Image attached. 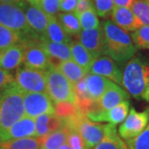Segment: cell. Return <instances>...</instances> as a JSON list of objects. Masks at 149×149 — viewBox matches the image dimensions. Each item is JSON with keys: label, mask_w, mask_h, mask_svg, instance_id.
Segmentation results:
<instances>
[{"label": "cell", "mask_w": 149, "mask_h": 149, "mask_svg": "<svg viewBox=\"0 0 149 149\" xmlns=\"http://www.w3.org/2000/svg\"><path fill=\"white\" fill-rule=\"evenodd\" d=\"M31 137H37L35 119L23 116L0 137V142Z\"/></svg>", "instance_id": "16"}, {"label": "cell", "mask_w": 149, "mask_h": 149, "mask_svg": "<svg viewBox=\"0 0 149 149\" xmlns=\"http://www.w3.org/2000/svg\"><path fill=\"white\" fill-rule=\"evenodd\" d=\"M61 0H40L38 6L48 17H57L60 12Z\"/></svg>", "instance_id": "37"}, {"label": "cell", "mask_w": 149, "mask_h": 149, "mask_svg": "<svg viewBox=\"0 0 149 149\" xmlns=\"http://www.w3.org/2000/svg\"><path fill=\"white\" fill-rule=\"evenodd\" d=\"M23 106L25 115L34 119L42 114L55 113L52 100L46 92L24 93Z\"/></svg>", "instance_id": "8"}, {"label": "cell", "mask_w": 149, "mask_h": 149, "mask_svg": "<svg viewBox=\"0 0 149 149\" xmlns=\"http://www.w3.org/2000/svg\"><path fill=\"white\" fill-rule=\"evenodd\" d=\"M42 138L31 137L0 142V149H41Z\"/></svg>", "instance_id": "27"}, {"label": "cell", "mask_w": 149, "mask_h": 149, "mask_svg": "<svg viewBox=\"0 0 149 149\" xmlns=\"http://www.w3.org/2000/svg\"><path fill=\"white\" fill-rule=\"evenodd\" d=\"M14 81L15 78L9 71L0 68V92Z\"/></svg>", "instance_id": "39"}, {"label": "cell", "mask_w": 149, "mask_h": 149, "mask_svg": "<svg viewBox=\"0 0 149 149\" xmlns=\"http://www.w3.org/2000/svg\"><path fill=\"white\" fill-rule=\"evenodd\" d=\"M47 94L56 104L59 102H71L75 104L74 87L64 74L53 65L46 71Z\"/></svg>", "instance_id": "5"}, {"label": "cell", "mask_w": 149, "mask_h": 149, "mask_svg": "<svg viewBox=\"0 0 149 149\" xmlns=\"http://www.w3.org/2000/svg\"><path fill=\"white\" fill-rule=\"evenodd\" d=\"M70 47L72 60L79 65H80L87 73H89L91 65L95 60L92 55L78 41L72 42Z\"/></svg>", "instance_id": "25"}, {"label": "cell", "mask_w": 149, "mask_h": 149, "mask_svg": "<svg viewBox=\"0 0 149 149\" xmlns=\"http://www.w3.org/2000/svg\"><path fill=\"white\" fill-rule=\"evenodd\" d=\"M73 87L75 95V104L80 110L86 114L94 109L95 102L92 100L91 95L89 94L85 78L74 84Z\"/></svg>", "instance_id": "22"}, {"label": "cell", "mask_w": 149, "mask_h": 149, "mask_svg": "<svg viewBox=\"0 0 149 149\" xmlns=\"http://www.w3.org/2000/svg\"><path fill=\"white\" fill-rule=\"evenodd\" d=\"M77 17L80 21L81 29L83 30L93 29L100 27V20L95 8L84 11L77 14Z\"/></svg>", "instance_id": "33"}, {"label": "cell", "mask_w": 149, "mask_h": 149, "mask_svg": "<svg viewBox=\"0 0 149 149\" xmlns=\"http://www.w3.org/2000/svg\"><path fill=\"white\" fill-rule=\"evenodd\" d=\"M91 8H95L92 0H78L76 8H75L74 13L77 15L80 13L85 10H88V9H91Z\"/></svg>", "instance_id": "41"}, {"label": "cell", "mask_w": 149, "mask_h": 149, "mask_svg": "<svg viewBox=\"0 0 149 149\" xmlns=\"http://www.w3.org/2000/svg\"><path fill=\"white\" fill-rule=\"evenodd\" d=\"M55 113L61 119L72 118L81 112L76 104L71 102H59L55 104Z\"/></svg>", "instance_id": "32"}, {"label": "cell", "mask_w": 149, "mask_h": 149, "mask_svg": "<svg viewBox=\"0 0 149 149\" xmlns=\"http://www.w3.org/2000/svg\"><path fill=\"white\" fill-rule=\"evenodd\" d=\"M24 56L25 46L23 42L0 50V68L8 71L18 68L24 61Z\"/></svg>", "instance_id": "17"}, {"label": "cell", "mask_w": 149, "mask_h": 149, "mask_svg": "<svg viewBox=\"0 0 149 149\" xmlns=\"http://www.w3.org/2000/svg\"><path fill=\"white\" fill-rule=\"evenodd\" d=\"M58 149H73L70 146L69 144L67 143H65L62 144Z\"/></svg>", "instance_id": "45"}, {"label": "cell", "mask_w": 149, "mask_h": 149, "mask_svg": "<svg viewBox=\"0 0 149 149\" xmlns=\"http://www.w3.org/2000/svg\"><path fill=\"white\" fill-rule=\"evenodd\" d=\"M36 136L42 138L62 126V121L56 113L42 114L35 118Z\"/></svg>", "instance_id": "21"}, {"label": "cell", "mask_w": 149, "mask_h": 149, "mask_svg": "<svg viewBox=\"0 0 149 149\" xmlns=\"http://www.w3.org/2000/svg\"><path fill=\"white\" fill-rule=\"evenodd\" d=\"M23 94L15 81L0 92V137L24 116Z\"/></svg>", "instance_id": "3"}, {"label": "cell", "mask_w": 149, "mask_h": 149, "mask_svg": "<svg viewBox=\"0 0 149 149\" xmlns=\"http://www.w3.org/2000/svg\"><path fill=\"white\" fill-rule=\"evenodd\" d=\"M24 1L27 3H30L32 5H38L39 2H40V0H24Z\"/></svg>", "instance_id": "44"}, {"label": "cell", "mask_w": 149, "mask_h": 149, "mask_svg": "<svg viewBox=\"0 0 149 149\" xmlns=\"http://www.w3.org/2000/svg\"><path fill=\"white\" fill-rule=\"evenodd\" d=\"M129 97V94L124 89H123L120 85L111 82L100 100L95 104V107L91 111H105L110 109L113 107L117 106L121 102L128 100Z\"/></svg>", "instance_id": "15"}, {"label": "cell", "mask_w": 149, "mask_h": 149, "mask_svg": "<svg viewBox=\"0 0 149 149\" xmlns=\"http://www.w3.org/2000/svg\"><path fill=\"white\" fill-rule=\"evenodd\" d=\"M15 83L23 93H47L46 73L42 70L18 67L16 72Z\"/></svg>", "instance_id": "7"}, {"label": "cell", "mask_w": 149, "mask_h": 149, "mask_svg": "<svg viewBox=\"0 0 149 149\" xmlns=\"http://www.w3.org/2000/svg\"><path fill=\"white\" fill-rule=\"evenodd\" d=\"M25 46V56L23 63L28 68L46 71L52 65L45 50L40 45L39 41L28 40L23 42Z\"/></svg>", "instance_id": "10"}, {"label": "cell", "mask_w": 149, "mask_h": 149, "mask_svg": "<svg viewBox=\"0 0 149 149\" xmlns=\"http://www.w3.org/2000/svg\"><path fill=\"white\" fill-rule=\"evenodd\" d=\"M56 68L64 74L71 82L72 85H74L79 80L85 78V75L88 74L85 70L77 64L75 61H74L72 59L60 62L56 66Z\"/></svg>", "instance_id": "24"}, {"label": "cell", "mask_w": 149, "mask_h": 149, "mask_svg": "<svg viewBox=\"0 0 149 149\" xmlns=\"http://www.w3.org/2000/svg\"><path fill=\"white\" fill-rule=\"evenodd\" d=\"M149 122V107L142 112L132 108L118 128V133L124 140L133 139L143 131Z\"/></svg>", "instance_id": "9"}, {"label": "cell", "mask_w": 149, "mask_h": 149, "mask_svg": "<svg viewBox=\"0 0 149 149\" xmlns=\"http://www.w3.org/2000/svg\"><path fill=\"white\" fill-rule=\"evenodd\" d=\"M89 94L94 101L98 102L112 81L99 74L88 73L85 77Z\"/></svg>", "instance_id": "20"}, {"label": "cell", "mask_w": 149, "mask_h": 149, "mask_svg": "<svg viewBox=\"0 0 149 149\" xmlns=\"http://www.w3.org/2000/svg\"><path fill=\"white\" fill-rule=\"evenodd\" d=\"M112 22L125 32H134L142 27L129 8L114 7L111 13Z\"/></svg>", "instance_id": "19"}, {"label": "cell", "mask_w": 149, "mask_h": 149, "mask_svg": "<svg viewBox=\"0 0 149 149\" xmlns=\"http://www.w3.org/2000/svg\"><path fill=\"white\" fill-rule=\"evenodd\" d=\"M0 3H12L21 6L23 8L27 3L24 0H0Z\"/></svg>", "instance_id": "43"}, {"label": "cell", "mask_w": 149, "mask_h": 149, "mask_svg": "<svg viewBox=\"0 0 149 149\" xmlns=\"http://www.w3.org/2000/svg\"><path fill=\"white\" fill-rule=\"evenodd\" d=\"M130 103L128 100L121 102L117 106L105 111H93L87 113L85 115L93 122H107L113 125H117L122 123L129 113Z\"/></svg>", "instance_id": "12"}, {"label": "cell", "mask_w": 149, "mask_h": 149, "mask_svg": "<svg viewBox=\"0 0 149 149\" xmlns=\"http://www.w3.org/2000/svg\"><path fill=\"white\" fill-rule=\"evenodd\" d=\"M115 7L120 8H129L132 6L134 0H113Z\"/></svg>", "instance_id": "42"}, {"label": "cell", "mask_w": 149, "mask_h": 149, "mask_svg": "<svg viewBox=\"0 0 149 149\" xmlns=\"http://www.w3.org/2000/svg\"><path fill=\"white\" fill-rule=\"evenodd\" d=\"M92 1L98 16L104 18L111 16L112 12L115 7L113 0H92Z\"/></svg>", "instance_id": "36"}, {"label": "cell", "mask_w": 149, "mask_h": 149, "mask_svg": "<svg viewBox=\"0 0 149 149\" xmlns=\"http://www.w3.org/2000/svg\"><path fill=\"white\" fill-rule=\"evenodd\" d=\"M45 38L56 43H65L70 45L73 42L64 29L61 26L56 17H49L47 28Z\"/></svg>", "instance_id": "23"}, {"label": "cell", "mask_w": 149, "mask_h": 149, "mask_svg": "<svg viewBox=\"0 0 149 149\" xmlns=\"http://www.w3.org/2000/svg\"><path fill=\"white\" fill-rule=\"evenodd\" d=\"M122 85L139 101L149 102V63L140 56H133L123 70Z\"/></svg>", "instance_id": "1"}, {"label": "cell", "mask_w": 149, "mask_h": 149, "mask_svg": "<svg viewBox=\"0 0 149 149\" xmlns=\"http://www.w3.org/2000/svg\"><path fill=\"white\" fill-rule=\"evenodd\" d=\"M78 42L85 47L94 59L104 54V36L102 27L83 30L78 36Z\"/></svg>", "instance_id": "13"}, {"label": "cell", "mask_w": 149, "mask_h": 149, "mask_svg": "<svg viewBox=\"0 0 149 149\" xmlns=\"http://www.w3.org/2000/svg\"><path fill=\"white\" fill-rule=\"evenodd\" d=\"M128 149H149V122L143 131L133 139L125 140Z\"/></svg>", "instance_id": "35"}, {"label": "cell", "mask_w": 149, "mask_h": 149, "mask_svg": "<svg viewBox=\"0 0 149 149\" xmlns=\"http://www.w3.org/2000/svg\"><path fill=\"white\" fill-rule=\"evenodd\" d=\"M0 24L17 33L22 42L34 40L23 8L12 3H0Z\"/></svg>", "instance_id": "6"}, {"label": "cell", "mask_w": 149, "mask_h": 149, "mask_svg": "<svg viewBox=\"0 0 149 149\" xmlns=\"http://www.w3.org/2000/svg\"><path fill=\"white\" fill-rule=\"evenodd\" d=\"M121 140L118 135L116 125L109 123L106 135L94 149H119Z\"/></svg>", "instance_id": "29"}, {"label": "cell", "mask_w": 149, "mask_h": 149, "mask_svg": "<svg viewBox=\"0 0 149 149\" xmlns=\"http://www.w3.org/2000/svg\"><path fill=\"white\" fill-rule=\"evenodd\" d=\"M78 0H61L60 11L62 13H74Z\"/></svg>", "instance_id": "40"}, {"label": "cell", "mask_w": 149, "mask_h": 149, "mask_svg": "<svg viewBox=\"0 0 149 149\" xmlns=\"http://www.w3.org/2000/svg\"><path fill=\"white\" fill-rule=\"evenodd\" d=\"M62 125L68 129H74L85 141L88 149H93L101 142L109 127V123L102 124L91 121L83 112L67 119H61Z\"/></svg>", "instance_id": "4"}, {"label": "cell", "mask_w": 149, "mask_h": 149, "mask_svg": "<svg viewBox=\"0 0 149 149\" xmlns=\"http://www.w3.org/2000/svg\"><path fill=\"white\" fill-rule=\"evenodd\" d=\"M102 29L104 36V54L121 65L134 56L137 48L128 32L110 20L104 22Z\"/></svg>", "instance_id": "2"}, {"label": "cell", "mask_w": 149, "mask_h": 149, "mask_svg": "<svg viewBox=\"0 0 149 149\" xmlns=\"http://www.w3.org/2000/svg\"><path fill=\"white\" fill-rule=\"evenodd\" d=\"M119 149H128L126 143L123 140H121V142H120V148H119Z\"/></svg>", "instance_id": "46"}, {"label": "cell", "mask_w": 149, "mask_h": 149, "mask_svg": "<svg viewBox=\"0 0 149 149\" xmlns=\"http://www.w3.org/2000/svg\"><path fill=\"white\" fill-rule=\"evenodd\" d=\"M131 38L137 49L149 50V26H142L132 32Z\"/></svg>", "instance_id": "34"}, {"label": "cell", "mask_w": 149, "mask_h": 149, "mask_svg": "<svg viewBox=\"0 0 149 149\" xmlns=\"http://www.w3.org/2000/svg\"><path fill=\"white\" fill-rule=\"evenodd\" d=\"M69 129L62 125L58 129L42 137L41 149H58L66 143Z\"/></svg>", "instance_id": "26"}, {"label": "cell", "mask_w": 149, "mask_h": 149, "mask_svg": "<svg viewBox=\"0 0 149 149\" xmlns=\"http://www.w3.org/2000/svg\"><path fill=\"white\" fill-rule=\"evenodd\" d=\"M66 143L73 149H88L84 139L74 129H69Z\"/></svg>", "instance_id": "38"}, {"label": "cell", "mask_w": 149, "mask_h": 149, "mask_svg": "<svg viewBox=\"0 0 149 149\" xmlns=\"http://www.w3.org/2000/svg\"><path fill=\"white\" fill-rule=\"evenodd\" d=\"M22 42L21 37L17 33L0 24V50Z\"/></svg>", "instance_id": "31"}, {"label": "cell", "mask_w": 149, "mask_h": 149, "mask_svg": "<svg viewBox=\"0 0 149 149\" xmlns=\"http://www.w3.org/2000/svg\"><path fill=\"white\" fill-rule=\"evenodd\" d=\"M25 15L34 40L41 41L45 38L49 17L38 5L26 3L23 7Z\"/></svg>", "instance_id": "11"}, {"label": "cell", "mask_w": 149, "mask_h": 149, "mask_svg": "<svg viewBox=\"0 0 149 149\" xmlns=\"http://www.w3.org/2000/svg\"><path fill=\"white\" fill-rule=\"evenodd\" d=\"M61 26L69 36L78 37L81 32L80 21L74 13H61L57 15Z\"/></svg>", "instance_id": "28"}, {"label": "cell", "mask_w": 149, "mask_h": 149, "mask_svg": "<svg viewBox=\"0 0 149 149\" xmlns=\"http://www.w3.org/2000/svg\"><path fill=\"white\" fill-rule=\"evenodd\" d=\"M89 73L101 75L117 85H122V71L109 56H101L95 59Z\"/></svg>", "instance_id": "14"}, {"label": "cell", "mask_w": 149, "mask_h": 149, "mask_svg": "<svg viewBox=\"0 0 149 149\" xmlns=\"http://www.w3.org/2000/svg\"><path fill=\"white\" fill-rule=\"evenodd\" d=\"M130 9L142 26H149V0H134Z\"/></svg>", "instance_id": "30"}, {"label": "cell", "mask_w": 149, "mask_h": 149, "mask_svg": "<svg viewBox=\"0 0 149 149\" xmlns=\"http://www.w3.org/2000/svg\"><path fill=\"white\" fill-rule=\"evenodd\" d=\"M39 43L47 54L52 65L55 67L61 61L72 59L70 47L68 44L53 42L46 38L39 41Z\"/></svg>", "instance_id": "18"}]
</instances>
